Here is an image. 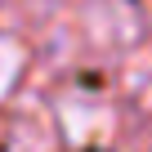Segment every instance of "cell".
Instances as JSON below:
<instances>
[{"label": "cell", "mask_w": 152, "mask_h": 152, "mask_svg": "<svg viewBox=\"0 0 152 152\" xmlns=\"http://www.w3.org/2000/svg\"><path fill=\"white\" fill-rule=\"evenodd\" d=\"M18 67H23V49H18L14 40H0V94H5V90L14 85Z\"/></svg>", "instance_id": "obj_1"}]
</instances>
